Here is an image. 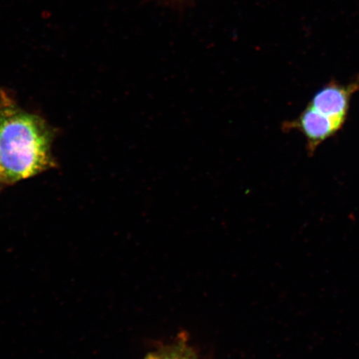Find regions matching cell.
<instances>
[{"mask_svg": "<svg viewBox=\"0 0 359 359\" xmlns=\"http://www.w3.org/2000/svg\"><path fill=\"white\" fill-rule=\"evenodd\" d=\"M55 130L38 114L0 92V178L11 186L55 168Z\"/></svg>", "mask_w": 359, "mask_h": 359, "instance_id": "6da1fadb", "label": "cell"}, {"mask_svg": "<svg viewBox=\"0 0 359 359\" xmlns=\"http://www.w3.org/2000/svg\"><path fill=\"white\" fill-rule=\"evenodd\" d=\"M344 125L336 122L320 111L308 106L297 118L286 122L283 128L286 131H296L302 133L306 139V147L309 154L313 155L318 147H320L327 139L338 133Z\"/></svg>", "mask_w": 359, "mask_h": 359, "instance_id": "7a4b0ae2", "label": "cell"}, {"mask_svg": "<svg viewBox=\"0 0 359 359\" xmlns=\"http://www.w3.org/2000/svg\"><path fill=\"white\" fill-rule=\"evenodd\" d=\"M358 90L359 79L348 84L332 81L314 94L309 106L344 125L347 119L350 101Z\"/></svg>", "mask_w": 359, "mask_h": 359, "instance_id": "3957f363", "label": "cell"}, {"mask_svg": "<svg viewBox=\"0 0 359 359\" xmlns=\"http://www.w3.org/2000/svg\"><path fill=\"white\" fill-rule=\"evenodd\" d=\"M144 359H197V354L186 337L179 336L173 342L148 353Z\"/></svg>", "mask_w": 359, "mask_h": 359, "instance_id": "277c9868", "label": "cell"}, {"mask_svg": "<svg viewBox=\"0 0 359 359\" xmlns=\"http://www.w3.org/2000/svg\"><path fill=\"white\" fill-rule=\"evenodd\" d=\"M3 187L4 186V184L2 183L1 178H0V191H1Z\"/></svg>", "mask_w": 359, "mask_h": 359, "instance_id": "5b68a950", "label": "cell"}]
</instances>
